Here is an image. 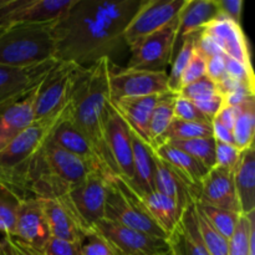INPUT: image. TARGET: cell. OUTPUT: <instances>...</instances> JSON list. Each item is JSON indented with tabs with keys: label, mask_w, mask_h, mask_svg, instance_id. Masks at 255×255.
<instances>
[{
	"label": "cell",
	"mask_w": 255,
	"mask_h": 255,
	"mask_svg": "<svg viewBox=\"0 0 255 255\" xmlns=\"http://www.w3.org/2000/svg\"><path fill=\"white\" fill-rule=\"evenodd\" d=\"M142 0H75L57 20L56 60L89 67L127 46L125 29Z\"/></svg>",
	"instance_id": "obj_1"
},
{
	"label": "cell",
	"mask_w": 255,
	"mask_h": 255,
	"mask_svg": "<svg viewBox=\"0 0 255 255\" xmlns=\"http://www.w3.org/2000/svg\"><path fill=\"white\" fill-rule=\"evenodd\" d=\"M101 59L80 67L70 95V119L94 146L110 177L119 176L106 141L109 97V64Z\"/></svg>",
	"instance_id": "obj_2"
},
{
	"label": "cell",
	"mask_w": 255,
	"mask_h": 255,
	"mask_svg": "<svg viewBox=\"0 0 255 255\" xmlns=\"http://www.w3.org/2000/svg\"><path fill=\"white\" fill-rule=\"evenodd\" d=\"M70 114V101L54 114L35 120L11 143L0 151V191L15 202L30 198L35 163L57 125Z\"/></svg>",
	"instance_id": "obj_3"
},
{
	"label": "cell",
	"mask_w": 255,
	"mask_h": 255,
	"mask_svg": "<svg viewBox=\"0 0 255 255\" xmlns=\"http://www.w3.org/2000/svg\"><path fill=\"white\" fill-rule=\"evenodd\" d=\"M56 19L25 22L0 36V65L30 67L56 59Z\"/></svg>",
	"instance_id": "obj_4"
},
{
	"label": "cell",
	"mask_w": 255,
	"mask_h": 255,
	"mask_svg": "<svg viewBox=\"0 0 255 255\" xmlns=\"http://www.w3.org/2000/svg\"><path fill=\"white\" fill-rule=\"evenodd\" d=\"M92 171L90 164L60 148L50 137L35 163L30 193L36 198H60Z\"/></svg>",
	"instance_id": "obj_5"
},
{
	"label": "cell",
	"mask_w": 255,
	"mask_h": 255,
	"mask_svg": "<svg viewBox=\"0 0 255 255\" xmlns=\"http://www.w3.org/2000/svg\"><path fill=\"white\" fill-rule=\"evenodd\" d=\"M105 219L168 241V236L152 218L141 197L132 188L128 181L121 176L109 178V189L105 202Z\"/></svg>",
	"instance_id": "obj_6"
},
{
	"label": "cell",
	"mask_w": 255,
	"mask_h": 255,
	"mask_svg": "<svg viewBox=\"0 0 255 255\" xmlns=\"http://www.w3.org/2000/svg\"><path fill=\"white\" fill-rule=\"evenodd\" d=\"M107 189L109 178L100 172L92 171L84 181L71 187L64 196L57 198L71 212L84 229L86 238L94 233L95 226L105 219Z\"/></svg>",
	"instance_id": "obj_7"
},
{
	"label": "cell",
	"mask_w": 255,
	"mask_h": 255,
	"mask_svg": "<svg viewBox=\"0 0 255 255\" xmlns=\"http://www.w3.org/2000/svg\"><path fill=\"white\" fill-rule=\"evenodd\" d=\"M167 91H169L167 71L127 69L110 61L109 97L111 104L127 97L159 95Z\"/></svg>",
	"instance_id": "obj_8"
},
{
	"label": "cell",
	"mask_w": 255,
	"mask_h": 255,
	"mask_svg": "<svg viewBox=\"0 0 255 255\" xmlns=\"http://www.w3.org/2000/svg\"><path fill=\"white\" fill-rule=\"evenodd\" d=\"M94 232L110 244L115 255L171 254V246L167 239L148 236L109 219L99 222L95 226Z\"/></svg>",
	"instance_id": "obj_9"
},
{
	"label": "cell",
	"mask_w": 255,
	"mask_h": 255,
	"mask_svg": "<svg viewBox=\"0 0 255 255\" xmlns=\"http://www.w3.org/2000/svg\"><path fill=\"white\" fill-rule=\"evenodd\" d=\"M178 17L148 35L131 49V59L125 67L143 71H167L173 56Z\"/></svg>",
	"instance_id": "obj_10"
},
{
	"label": "cell",
	"mask_w": 255,
	"mask_h": 255,
	"mask_svg": "<svg viewBox=\"0 0 255 255\" xmlns=\"http://www.w3.org/2000/svg\"><path fill=\"white\" fill-rule=\"evenodd\" d=\"M80 67L72 62L59 61L45 76L35 94V120L54 114L69 104L72 85Z\"/></svg>",
	"instance_id": "obj_11"
},
{
	"label": "cell",
	"mask_w": 255,
	"mask_h": 255,
	"mask_svg": "<svg viewBox=\"0 0 255 255\" xmlns=\"http://www.w3.org/2000/svg\"><path fill=\"white\" fill-rule=\"evenodd\" d=\"M186 0H142L138 10L125 29L124 39L129 50L178 17Z\"/></svg>",
	"instance_id": "obj_12"
},
{
	"label": "cell",
	"mask_w": 255,
	"mask_h": 255,
	"mask_svg": "<svg viewBox=\"0 0 255 255\" xmlns=\"http://www.w3.org/2000/svg\"><path fill=\"white\" fill-rule=\"evenodd\" d=\"M56 62V59H52L21 69L0 65V112L35 91Z\"/></svg>",
	"instance_id": "obj_13"
},
{
	"label": "cell",
	"mask_w": 255,
	"mask_h": 255,
	"mask_svg": "<svg viewBox=\"0 0 255 255\" xmlns=\"http://www.w3.org/2000/svg\"><path fill=\"white\" fill-rule=\"evenodd\" d=\"M75 0H6L0 7V36L16 25L60 17Z\"/></svg>",
	"instance_id": "obj_14"
},
{
	"label": "cell",
	"mask_w": 255,
	"mask_h": 255,
	"mask_svg": "<svg viewBox=\"0 0 255 255\" xmlns=\"http://www.w3.org/2000/svg\"><path fill=\"white\" fill-rule=\"evenodd\" d=\"M106 141L119 176L133 181L131 128L111 102L107 104Z\"/></svg>",
	"instance_id": "obj_15"
},
{
	"label": "cell",
	"mask_w": 255,
	"mask_h": 255,
	"mask_svg": "<svg viewBox=\"0 0 255 255\" xmlns=\"http://www.w3.org/2000/svg\"><path fill=\"white\" fill-rule=\"evenodd\" d=\"M12 238L44 252L51 234L39 198L30 197L17 202L16 223Z\"/></svg>",
	"instance_id": "obj_16"
},
{
	"label": "cell",
	"mask_w": 255,
	"mask_h": 255,
	"mask_svg": "<svg viewBox=\"0 0 255 255\" xmlns=\"http://www.w3.org/2000/svg\"><path fill=\"white\" fill-rule=\"evenodd\" d=\"M199 203L242 214L234 186V171L213 167L201 184Z\"/></svg>",
	"instance_id": "obj_17"
},
{
	"label": "cell",
	"mask_w": 255,
	"mask_h": 255,
	"mask_svg": "<svg viewBox=\"0 0 255 255\" xmlns=\"http://www.w3.org/2000/svg\"><path fill=\"white\" fill-rule=\"evenodd\" d=\"M202 31L209 35L219 45L224 55L247 67H252L248 40L241 25L219 15L217 19L207 24Z\"/></svg>",
	"instance_id": "obj_18"
},
{
	"label": "cell",
	"mask_w": 255,
	"mask_h": 255,
	"mask_svg": "<svg viewBox=\"0 0 255 255\" xmlns=\"http://www.w3.org/2000/svg\"><path fill=\"white\" fill-rule=\"evenodd\" d=\"M51 141L60 148L75 154L91 166L94 171L100 172L107 178H111L105 169L96 149L94 148L85 134L76 127V125L70 119V114L57 125L51 134Z\"/></svg>",
	"instance_id": "obj_19"
},
{
	"label": "cell",
	"mask_w": 255,
	"mask_h": 255,
	"mask_svg": "<svg viewBox=\"0 0 255 255\" xmlns=\"http://www.w3.org/2000/svg\"><path fill=\"white\" fill-rule=\"evenodd\" d=\"M218 16L219 7L217 0H186L178 15V27L172 60L181 49L184 37L201 31L207 24Z\"/></svg>",
	"instance_id": "obj_20"
},
{
	"label": "cell",
	"mask_w": 255,
	"mask_h": 255,
	"mask_svg": "<svg viewBox=\"0 0 255 255\" xmlns=\"http://www.w3.org/2000/svg\"><path fill=\"white\" fill-rule=\"evenodd\" d=\"M161 95L162 94L141 97H127V99H122L112 104L127 122L131 131L136 133L149 147H151L149 120Z\"/></svg>",
	"instance_id": "obj_21"
},
{
	"label": "cell",
	"mask_w": 255,
	"mask_h": 255,
	"mask_svg": "<svg viewBox=\"0 0 255 255\" xmlns=\"http://www.w3.org/2000/svg\"><path fill=\"white\" fill-rule=\"evenodd\" d=\"M39 199L41 202L51 237L84 244L86 234L66 206L57 198Z\"/></svg>",
	"instance_id": "obj_22"
},
{
	"label": "cell",
	"mask_w": 255,
	"mask_h": 255,
	"mask_svg": "<svg viewBox=\"0 0 255 255\" xmlns=\"http://www.w3.org/2000/svg\"><path fill=\"white\" fill-rule=\"evenodd\" d=\"M35 94L36 90L24 100L0 112V151L11 143L35 121Z\"/></svg>",
	"instance_id": "obj_23"
},
{
	"label": "cell",
	"mask_w": 255,
	"mask_h": 255,
	"mask_svg": "<svg viewBox=\"0 0 255 255\" xmlns=\"http://www.w3.org/2000/svg\"><path fill=\"white\" fill-rule=\"evenodd\" d=\"M168 243L181 255H209L197 224L194 204L182 213Z\"/></svg>",
	"instance_id": "obj_24"
},
{
	"label": "cell",
	"mask_w": 255,
	"mask_h": 255,
	"mask_svg": "<svg viewBox=\"0 0 255 255\" xmlns=\"http://www.w3.org/2000/svg\"><path fill=\"white\" fill-rule=\"evenodd\" d=\"M133 181L128 182L138 196L154 192V151L131 131Z\"/></svg>",
	"instance_id": "obj_25"
},
{
	"label": "cell",
	"mask_w": 255,
	"mask_h": 255,
	"mask_svg": "<svg viewBox=\"0 0 255 255\" xmlns=\"http://www.w3.org/2000/svg\"><path fill=\"white\" fill-rule=\"evenodd\" d=\"M234 186L242 214L255 211V148L254 144L242 151L234 169Z\"/></svg>",
	"instance_id": "obj_26"
},
{
	"label": "cell",
	"mask_w": 255,
	"mask_h": 255,
	"mask_svg": "<svg viewBox=\"0 0 255 255\" xmlns=\"http://www.w3.org/2000/svg\"><path fill=\"white\" fill-rule=\"evenodd\" d=\"M154 153L168 163L172 168L181 174L189 184L201 191V184L208 169L199 161L187 154L186 152L176 148L171 143H163L154 149Z\"/></svg>",
	"instance_id": "obj_27"
},
{
	"label": "cell",
	"mask_w": 255,
	"mask_h": 255,
	"mask_svg": "<svg viewBox=\"0 0 255 255\" xmlns=\"http://www.w3.org/2000/svg\"><path fill=\"white\" fill-rule=\"evenodd\" d=\"M139 197L154 222L163 229L169 238L182 216L176 201L156 191Z\"/></svg>",
	"instance_id": "obj_28"
},
{
	"label": "cell",
	"mask_w": 255,
	"mask_h": 255,
	"mask_svg": "<svg viewBox=\"0 0 255 255\" xmlns=\"http://www.w3.org/2000/svg\"><path fill=\"white\" fill-rule=\"evenodd\" d=\"M178 95V92L173 91L162 94L152 111L151 120H149V138H151V148H153V151L156 149L161 137L174 120V104Z\"/></svg>",
	"instance_id": "obj_29"
},
{
	"label": "cell",
	"mask_w": 255,
	"mask_h": 255,
	"mask_svg": "<svg viewBox=\"0 0 255 255\" xmlns=\"http://www.w3.org/2000/svg\"><path fill=\"white\" fill-rule=\"evenodd\" d=\"M255 132V97L248 100L238 106V116H237L234 126L232 128L234 146L239 151L249 148L254 144Z\"/></svg>",
	"instance_id": "obj_30"
},
{
	"label": "cell",
	"mask_w": 255,
	"mask_h": 255,
	"mask_svg": "<svg viewBox=\"0 0 255 255\" xmlns=\"http://www.w3.org/2000/svg\"><path fill=\"white\" fill-rule=\"evenodd\" d=\"M202 137H213L212 125L197 124V122L182 121V120L174 119L158 141L157 147L167 143V142L187 141V139L202 138Z\"/></svg>",
	"instance_id": "obj_31"
},
{
	"label": "cell",
	"mask_w": 255,
	"mask_h": 255,
	"mask_svg": "<svg viewBox=\"0 0 255 255\" xmlns=\"http://www.w3.org/2000/svg\"><path fill=\"white\" fill-rule=\"evenodd\" d=\"M176 148L186 152L187 154L201 162L208 171L216 167V139L214 137L187 139V141L167 142Z\"/></svg>",
	"instance_id": "obj_32"
},
{
	"label": "cell",
	"mask_w": 255,
	"mask_h": 255,
	"mask_svg": "<svg viewBox=\"0 0 255 255\" xmlns=\"http://www.w3.org/2000/svg\"><path fill=\"white\" fill-rule=\"evenodd\" d=\"M194 206L199 208V211L204 214L207 221L211 223V226L222 237H224L228 241L232 238L233 233L236 232V228L238 226L242 214L236 213V212L226 211V209L217 208V207L213 206H208V204L199 203V202H196Z\"/></svg>",
	"instance_id": "obj_33"
},
{
	"label": "cell",
	"mask_w": 255,
	"mask_h": 255,
	"mask_svg": "<svg viewBox=\"0 0 255 255\" xmlns=\"http://www.w3.org/2000/svg\"><path fill=\"white\" fill-rule=\"evenodd\" d=\"M255 242V211L242 214L236 232L229 239L228 255H249Z\"/></svg>",
	"instance_id": "obj_34"
},
{
	"label": "cell",
	"mask_w": 255,
	"mask_h": 255,
	"mask_svg": "<svg viewBox=\"0 0 255 255\" xmlns=\"http://www.w3.org/2000/svg\"><path fill=\"white\" fill-rule=\"evenodd\" d=\"M198 32H193V34L188 35L184 37L183 44H182L181 49L176 54L171 62V72L168 74V89L169 91L178 92L181 90V77L183 75L184 70H186L187 65H188L189 60H191L192 54H193L194 46H196L197 37H198Z\"/></svg>",
	"instance_id": "obj_35"
},
{
	"label": "cell",
	"mask_w": 255,
	"mask_h": 255,
	"mask_svg": "<svg viewBox=\"0 0 255 255\" xmlns=\"http://www.w3.org/2000/svg\"><path fill=\"white\" fill-rule=\"evenodd\" d=\"M194 212H196L197 224H198L199 232H201L202 239L204 242L207 251L209 255H228L229 241L222 237L213 227L211 226L204 214L194 206Z\"/></svg>",
	"instance_id": "obj_36"
},
{
	"label": "cell",
	"mask_w": 255,
	"mask_h": 255,
	"mask_svg": "<svg viewBox=\"0 0 255 255\" xmlns=\"http://www.w3.org/2000/svg\"><path fill=\"white\" fill-rule=\"evenodd\" d=\"M217 94H219V92L218 89H217L216 82L212 81L207 75H204L201 79L196 80L192 84L182 87L181 91H179V96L189 100L191 102L202 101V100H206Z\"/></svg>",
	"instance_id": "obj_37"
},
{
	"label": "cell",
	"mask_w": 255,
	"mask_h": 255,
	"mask_svg": "<svg viewBox=\"0 0 255 255\" xmlns=\"http://www.w3.org/2000/svg\"><path fill=\"white\" fill-rule=\"evenodd\" d=\"M16 204L11 197L0 191V233L12 237L16 223Z\"/></svg>",
	"instance_id": "obj_38"
},
{
	"label": "cell",
	"mask_w": 255,
	"mask_h": 255,
	"mask_svg": "<svg viewBox=\"0 0 255 255\" xmlns=\"http://www.w3.org/2000/svg\"><path fill=\"white\" fill-rule=\"evenodd\" d=\"M174 119L182 120V121L197 122V124L212 125V120L207 117L203 112L199 111V109L193 102L179 96V95L174 104Z\"/></svg>",
	"instance_id": "obj_39"
},
{
	"label": "cell",
	"mask_w": 255,
	"mask_h": 255,
	"mask_svg": "<svg viewBox=\"0 0 255 255\" xmlns=\"http://www.w3.org/2000/svg\"><path fill=\"white\" fill-rule=\"evenodd\" d=\"M207 70V57L194 46L193 54H192L191 60H189L188 65H187L186 70H184L183 75L181 77V89L187 86V85L192 84L196 80L201 79L206 75ZM181 91V90H179Z\"/></svg>",
	"instance_id": "obj_40"
},
{
	"label": "cell",
	"mask_w": 255,
	"mask_h": 255,
	"mask_svg": "<svg viewBox=\"0 0 255 255\" xmlns=\"http://www.w3.org/2000/svg\"><path fill=\"white\" fill-rule=\"evenodd\" d=\"M241 153L242 151H239L233 144L223 143L216 139V166L234 171L238 164Z\"/></svg>",
	"instance_id": "obj_41"
},
{
	"label": "cell",
	"mask_w": 255,
	"mask_h": 255,
	"mask_svg": "<svg viewBox=\"0 0 255 255\" xmlns=\"http://www.w3.org/2000/svg\"><path fill=\"white\" fill-rule=\"evenodd\" d=\"M226 72L241 84L247 85L255 90L253 67H247L246 65L241 64L239 61L231 59L226 55Z\"/></svg>",
	"instance_id": "obj_42"
},
{
	"label": "cell",
	"mask_w": 255,
	"mask_h": 255,
	"mask_svg": "<svg viewBox=\"0 0 255 255\" xmlns=\"http://www.w3.org/2000/svg\"><path fill=\"white\" fill-rule=\"evenodd\" d=\"M82 244L51 237L44 249L45 255H81Z\"/></svg>",
	"instance_id": "obj_43"
},
{
	"label": "cell",
	"mask_w": 255,
	"mask_h": 255,
	"mask_svg": "<svg viewBox=\"0 0 255 255\" xmlns=\"http://www.w3.org/2000/svg\"><path fill=\"white\" fill-rule=\"evenodd\" d=\"M86 239H89V242L82 244L81 255H115L110 244L95 232Z\"/></svg>",
	"instance_id": "obj_44"
},
{
	"label": "cell",
	"mask_w": 255,
	"mask_h": 255,
	"mask_svg": "<svg viewBox=\"0 0 255 255\" xmlns=\"http://www.w3.org/2000/svg\"><path fill=\"white\" fill-rule=\"evenodd\" d=\"M219 15L241 25L243 1L242 0H217Z\"/></svg>",
	"instance_id": "obj_45"
},
{
	"label": "cell",
	"mask_w": 255,
	"mask_h": 255,
	"mask_svg": "<svg viewBox=\"0 0 255 255\" xmlns=\"http://www.w3.org/2000/svg\"><path fill=\"white\" fill-rule=\"evenodd\" d=\"M197 107L199 109V111L203 112L207 117L213 121L214 117L221 112V110L223 109L224 106V99L222 95L217 94L214 96L208 97L206 100H202V101H197L193 102Z\"/></svg>",
	"instance_id": "obj_46"
},
{
	"label": "cell",
	"mask_w": 255,
	"mask_h": 255,
	"mask_svg": "<svg viewBox=\"0 0 255 255\" xmlns=\"http://www.w3.org/2000/svg\"><path fill=\"white\" fill-rule=\"evenodd\" d=\"M206 75L217 84L226 75V55H216L207 59Z\"/></svg>",
	"instance_id": "obj_47"
},
{
	"label": "cell",
	"mask_w": 255,
	"mask_h": 255,
	"mask_svg": "<svg viewBox=\"0 0 255 255\" xmlns=\"http://www.w3.org/2000/svg\"><path fill=\"white\" fill-rule=\"evenodd\" d=\"M212 129H213V137L214 139L219 142H223V143L233 144L234 146V139L232 131L229 128H227L222 122H219L217 119H213L212 121Z\"/></svg>",
	"instance_id": "obj_48"
},
{
	"label": "cell",
	"mask_w": 255,
	"mask_h": 255,
	"mask_svg": "<svg viewBox=\"0 0 255 255\" xmlns=\"http://www.w3.org/2000/svg\"><path fill=\"white\" fill-rule=\"evenodd\" d=\"M237 116H238V106H227V105H224L223 109L221 110V112L214 119L218 120L227 128H229L232 131V128L234 126V122L237 120Z\"/></svg>",
	"instance_id": "obj_49"
},
{
	"label": "cell",
	"mask_w": 255,
	"mask_h": 255,
	"mask_svg": "<svg viewBox=\"0 0 255 255\" xmlns=\"http://www.w3.org/2000/svg\"><path fill=\"white\" fill-rule=\"evenodd\" d=\"M7 238H9L10 243H11L12 248H14V251L16 252L17 255H45L44 252L37 251L36 248L24 243V242L17 241V239L12 238V237H7Z\"/></svg>",
	"instance_id": "obj_50"
},
{
	"label": "cell",
	"mask_w": 255,
	"mask_h": 255,
	"mask_svg": "<svg viewBox=\"0 0 255 255\" xmlns=\"http://www.w3.org/2000/svg\"><path fill=\"white\" fill-rule=\"evenodd\" d=\"M0 255H17L6 236L4 237L2 241H0Z\"/></svg>",
	"instance_id": "obj_51"
},
{
	"label": "cell",
	"mask_w": 255,
	"mask_h": 255,
	"mask_svg": "<svg viewBox=\"0 0 255 255\" xmlns=\"http://www.w3.org/2000/svg\"><path fill=\"white\" fill-rule=\"evenodd\" d=\"M171 254H172V255H181V254L178 253V252L176 251V249L173 248V247H171Z\"/></svg>",
	"instance_id": "obj_52"
},
{
	"label": "cell",
	"mask_w": 255,
	"mask_h": 255,
	"mask_svg": "<svg viewBox=\"0 0 255 255\" xmlns=\"http://www.w3.org/2000/svg\"><path fill=\"white\" fill-rule=\"evenodd\" d=\"M5 2H6V0H0V7H1Z\"/></svg>",
	"instance_id": "obj_53"
},
{
	"label": "cell",
	"mask_w": 255,
	"mask_h": 255,
	"mask_svg": "<svg viewBox=\"0 0 255 255\" xmlns=\"http://www.w3.org/2000/svg\"><path fill=\"white\" fill-rule=\"evenodd\" d=\"M169 255H172V254H169Z\"/></svg>",
	"instance_id": "obj_54"
}]
</instances>
